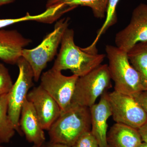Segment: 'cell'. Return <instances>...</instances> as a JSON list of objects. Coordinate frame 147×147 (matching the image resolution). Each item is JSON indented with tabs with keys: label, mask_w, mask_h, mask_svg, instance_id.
<instances>
[{
	"label": "cell",
	"mask_w": 147,
	"mask_h": 147,
	"mask_svg": "<svg viewBox=\"0 0 147 147\" xmlns=\"http://www.w3.org/2000/svg\"><path fill=\"white\" fill-rule=\"evenodd\" d=\"M59 53L52 68L61 71L69 69L80 77L93 70L104 60L105 55L99 54L95 48H80L74 41V31L69 28L64 33Z\"/></svg>",
	"instance_id": "obj_1"
},
{
	"label": "cell",
	"mask_w": 147,
	"mask_h": 147,
	"mask_svg": "<svg viewBox=\"0 0 147 147\" xmlns=\"http://www.w3.org/2000/svg\"><path fill=\"white\" fill-rule=\"evenodd\" d=\"M90 108L71 103L48 130L50 142L71 147L82 134L91 131Z\"/></svg>",
	"instance_id": "obj_2"
},
{
	"label": "cell",
	"mask_w": 147,
	"mask_h": 147,
	"mask_svg": "<svg viewBox=\"0 0 147 147\" xmlns=\"http://www.w3.org/2000/svg\"><path fill=\"white\" fill-rule=\"evenodd\" d=\"M105 50L110 77L115 83L114 90L131 96L146 91L141 75L131 65L127 52L110 45L105 46Z\"/></svg>",
	"instance_id": "obj_3"
},
{
	"label": "cell",
	"mask_w": 147,
	"mask_h": 147,
	"mask_svg": "<svg viewBox=\"0 0 147 147\" xmlns=\"http://www.w3.org/2000/svg\"><path fill=\"white\" fill-rule=\"evenodd\" d=\"M69 18H64L55 24L53 32L47 35L38 46L32 49H24L22 57L28 63L33 71L34 81L38 82L47 63L57 54L62 38L69 25Z\"/></svg>",
	"instance_id": "obj_4"
},
{
	"label": "cell",
	"mask_w": 147,
	"mask_h": 147,
	"mask_svg": "<svg viewBox=\"0 0 147 147\" xmlns=\"http://www.w3.org/2000/svg\"><path fill=\"white\" fill-rule=\"evenodd\" d=\"M108 65L100 64L76 82L71 103L90 108L111 87Z\"/></svg>",
	"instance_id": "obj_5"
},
{
	"label": "cell",
	"mask_w": 147,
	"mask_h": 147,
	"mask_svg": "<svg viewBox=\"0 0 147 147\" xmlns=\"http://www.w3.org/2000/svg\"><path fill=\"white\" fill-rule=\"evenodd\" d=\"M16 64L19 69L17 80L8 93V115L16 131H19V120L22 105L29 90L33 86V71L28 63L21 57Z\"/></svg>",
	"instance_id": "obj_6"
},
{
	"label": "cell",
	"mask_w": 147,
	"mask_h": 147,
	"mask_svg": "<svg viewBox=\"0 0 147 147\" xmlns=\"http://www.w3.org/2000/svg\"><path fill=\"white\" fill-rule=\"evenodd\" d=\"M108 98L116 123L138 129L147 122V113L131 96L114 90Z\"/></svg>",
	"instance_id": "obj_7"
},
{
	"label": "cell",
	"mask_w": 147,
	"mask_h": 147,
	"mask_svg": "<svg viewBox=\"0 0 147 147\" xmlns=\"http://www.w3.org/2000/svg\"><path fill=\"white\" fill-rule=\"evenodd\" d=\"M79 76H66L61 71L53 68L43 72L40 76V86L57 102L61 111L71 103L72 97Z\"/></svg>",
	"instance_id": "obj_8"
},
{
	"label": "cell",
	"mask_w": 147,
	"mask_h": 147,
	"mask_svg": "<svg viewBox=\"0 0 147 147\" xmlns=\"http://www.w3.org/2000/svg\"><path fill=\"white\" fill-rule=\"evenodd\" d=\"M147 41V4H140L132 12L129 24L116 35L115 43L128 52L134 45Z\"/></svg>",
	"instance_id": "obj_9"
},
{
	"label": "cell",
	"mask_w": 147,
	"mask_h": 147,
	"mask_svg": "<svg viewBox=\"0 0 147 147\" xmlns=\"http://www.w3.org/2000/svg\"><path fill=\"white\" fill-rule=\"evenodd\" d=\"M27 99L32 104L42 129L49 130L61 112L57 102L40 86L29 92Z\"/></svg>",
	"instance_id": "obj_10"
},
{
	"label": "cell",
	"mask_w": 147,
	"mask_h": 147,
	"mask_svg": "<svg viewBox=\"0 0 147 147\" xmlns=\"http://www.w3.org/2000/svg\"><path fill=\"white\" fill-rule=\"evenodd\" d=\"M98 103L90 108L91 116V132L100 147H108L107 142L108 120L112 116V110L108 98V93L101 96Z\"/></svg>",
	"instance_id": "obj_11"
},
{
	"label": "cell",
	"mask_w": 147,
	"mask_h": 147,
	"mask_svg": "<svg viewBox=\"0 0 147 147\" xmlns=\"http://www.w3.org/2000/svg\"><path fill=\"white\" fill-rule=\"evenodd\" d=\"M31 42L16 30H0V59L9 64H17L23 50Z\"/></svg>",
	"instance_id": "obj_12"
},
{
	"label": "cell",
	"mask_w": 147,
	"mask_h": 147,
	"mask_svg": "<svg viewBox=\"0 0 147 147\" xmlns=\"http://www.w3.org/2000/svg\"><path fill=\"white\" fill-rule=\"evenodd\" d=\"M19 124L28 142L37 146L45 144L44 129L32 104L27 98L22 105Z\"/></svg>",
	"instance_id": "obj_13"
},
{
	"label": "cell",
	"mask_w": 147,
	"mask_h": 147,
	"mask_svg": "<svg viewBox=\"0 0 147 147\" xmlns=\"http://www.w3.org/2000/svg\"><path fill=\"white\" fill-rule=\"evenodd\" d=\"M108 147H139L143 142L138 129L123 124H114L107 133Z\"/></svg>",
	"instance_id": "obj_14"
},
{
	"label": "cell",
	"mask_w": 147,
	"mask_h": 147,
	"mask_svg": "<svg viewBox=\"0 0 147 147\" xmlns=\"http://www.w3.org/2000/svg\"><path fill=\"white\" fill-rule=\"evenodd\" d=\"M108 0H48L46 8H53L61 4L76 8L79 6L91 9L94 17L99 19L105 18Z\"/></svg>",
	"instance_id": "obj_15"
},
{
	"label": "cell",
	"mask_w": 147,
	"mask_h": 147,
	"mask_svg": "<svg viewBox=\"0 0 147 147\" xmlns=\"http://www.w3.org/2000/svg\"><path fill=\"white\" fill-rule=\"evenodd\" d=\"M127 56L131 65L140 74L147 91V41L134 45Z\"/></svg>",
	"instance_id": "obj_16"
},
{
	"label": "cell",
	"mask_w": 147,
	"mask_h": 147,
	"mask_svg": "<svg viewBox=\"0 0 147 147\" xmlns=\"http://www.w3.org/2000/svg\"><path fill=\"white\" fill-rule=\"evenodd\" d=\"M61 15V6L47 9L44 12L38 15H31L28 12L26 16L21 18L0 19V29L23 21H34L42 23H53Z\"/></svg>",
	"instance_id": "obj_17"
},
{
	"label": "cell",
	"mask_w": 147,
	"mask_h": 147,
	"mask_svg": "<svg viewBox=\"0 0 147 147\" xmlns=\"http://www.w3.org/2000/svg\"><path fill=\"white\" fill-rule=\"evenodd\" d=\"M8 93L0 96V144L7 143L16 131L8 115Z\"/></svg>",
	"instance_id": "obj_18"
},
{
	"label": "cell",
	"mask_w": 147,
	"mask_h": 147,
	"mask_svg": "<svg viewBox=\"0 0 147 147\" xmlns=\"http://www.w3.org/2000/svg\"><path fill=\"white\" fill-rule=\"evenodd\" d=\"M119 1V0H108L105 21L101 28L98 31L96 37L91 45H89L90 47H96V43L101 36L104 34L109 28L112 26L117 22L116 8Z\"/></svg>",
	"instance_id": "obj_19"
},
{
	"label": "cell",
	"mask_w": 147,
	"mask_h": 147,
	"mask_svg": "<svg viewBox=\"0 0 147 147\" xmlns=\"http://www.w3.org/2000/svg\"><path fill=\"white\" fill-rule=\"evenodd\" d=\"M13 84L8 69L0 63V96L8 93Z\"/></svg>",
	"instance_id": "obj_20"
},
{
	"label": "cell",
	"mask_w": 147,
	"mask_h": 147,
	"mask_svg": "<svg viewBox=\"0 0 147 147\" xmlns=\"http://www.w3.org/2000/svg\"><path fill=\"white\" fill-rule=\"evenodd\" d=\"M71 147H100L91 131L82 134Z\"/></svg>",
	"instance_id": "obj_21"
},
{
	"label": "cell",
	"mask_w": 147,
	"mask_h": 147,
	"mask_svg": "<svg viewBox=\"0 0 147 147\" xmlns=\"http://www.w3.org/2000/svg\"><path fill=\"white\" fill-rule=\"evenodd\" d=\"M147 114V91H143L131 96Z\"/></svg>",
	"instance_id": "obj_22"
},
{
	"label": "cell",
	"mask_w": 147,
	"mask_h": 147,
	"mask_svg": "<svg viewBox=\"0 0 147 147\" xmlns=\"http://www.w3.org/2000/svg\"><path fill=\"white\" fill-rule=\"evenodd\" d=\"M138 129L142 138V142L147 144V122Z\"/></svg>",
	"instance_id": "obj_23"
},
{
	"label": "cell",
	"mask_w": 147,
	"mask_h": 147,
	"mask_svg": "<svg viewBox=\"0 0 147 147\" xmlns=\"http://www.w3.org/2000/svg\"><path fill=\"white\" fill-rule=\"evenodd\" d=\"M43 147H70L68 146H66L61 144H56V143H52L49 142L44 144Z\"/></svg>",
	"instance_id": "obj_24"
},
{
	"label": "cell",
	"mask_w": 147,
	"mask_h": 147,
	"mask_svg": "<svg viewBox=\"0 0 147 147\" xmlns=\"http://www.w3.org/2000/svg\"><path fill=\"white\" fill-rule=\"evenodd\" d=\"M14 0H0V7L13 3Z\"/></svg>",
	"instance_id": "obj_25"
},
{
	"label": "cell",
	"mask_w": 147,
	"mask_h": 147,
	"mask_svg": "<svg viewBox=\"0 0 147 147\" xmlns=\"http://www.w3.org/2000/svg\"><path fill=\"white\" fill-rule=\"evenodd\" d=\"M139 147H147V144L144 142H143Z\"/></svg>",
	"instance_id": "obj_26"
},
{
	"label": "cell",
	"mask_w": 147,
	"mask_h": 147,
	"mask_svg": "<svg viewBox=\"0 0 147 147\" xmlns=\"http://www.w3.org/2000/svg\"><path fill=\"white\" fill-rule=\"evenodd\" d=\"M44 145H42V146H37V145H33V146H32L31 147H43ZM0 147H3L2 146H1V145H0Z\"/></svg>",
	"instance_id": "obj_27"
},
{
	"label": "cell",
	"mask_w": 147,
	"mask_h": 147,
	"mask_svg": "<svg viewBox=\"0 0 147 147\" xmlns=\"http://www.w3.org/2000/svg\"><path fill=\"white\" fill-rule=\"evenodd\" d=\"M0 145H1V144H0Z\"/></svg>",
	"instance_id": "obj_28"
}]
</instances>
